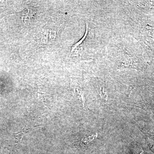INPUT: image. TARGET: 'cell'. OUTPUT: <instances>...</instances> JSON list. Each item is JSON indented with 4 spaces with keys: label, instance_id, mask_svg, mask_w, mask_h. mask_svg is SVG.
<instances>
[{
    "label": "cell",
    "instance_id": "7a4b0ae2",
    "mask_svg": "<svg viewBox=\"0 0 154 154\" xmlns=\"http://www.w3.org/2000/svg\"><path fill=\"white\" fill-rule=\"evenodd\" d=\"M54 33L51 32H45L42 35V42H47L48 41H52L54 38Z\"/></svg>",
    "mask_w": 154,
    "mask_h": 154
},
{
    "label": "cell",
    "instance_id": "277c9868",
    "mask_svg": "<svg viewBox=\"0 0 154 154\" xmlns=\"http://www.w3.org/2000/svg\"><path fill=\"white\" fill-rule=\"evenodd\" d=\"M97 135H98V134H96L93 135H91V136H89V137H86L85 138L82 140L81 143L86 145L94 140V139L97 138Z\"/></svg>",
    "mask_w": 154,
    "mask_h": 154
},
{
    "label": "cell",
    "instance_id": "6da1fadb",
    "mask_svg": "<svg viewBox=\"0 0 154 154\" xmlns=\"http://www.w3.org/2000/svg\"><path fill=\"white\" fill-rule=\"evenodd\" d=\"M28 122L26 123V125H25V127L20 131L19 132L16 133H14V140H16V141L18 143H21V141L22 140V138L24 137L25 135L28 132V130L30 129V128H33L37 127L38 126L35 127H28Z\"/></svg>",
    "mask_w": 154,
    "mask_h": 154
},
{
    "label": "cell",
    "instance_id": "3957f363",
    "mask_svg": "<svg viewBox=\"0 0 154 154\" xmlns=\"http://www.w3.org/2000/svg\"><path fill=\"white\" fill-rule=\"evenodd\" d=\"M76 90L77 95L78 96V99H79L80 102H82V104L83 107L84 108H85V99L84 98L82 92V90L80 89L79 88H76Z\"/></svg>",
    "mask_w": 154,
    "mask_h": 154
},
{
    "label": "cell",
    "instance_id": "5b68a950",
    "mask_svg": "<svg viewBox=\"0 0 154 154\" xmlns=\"http://www.w3.org/2000/svg\"><path fill=\"white\" fill-rule=\"evenodd\" d=\"M88 25H87V30H86V33L85 34V36H84L83 38L81 39V40L79 42H77L76 44L74 45L73 46V47H72V50H71V52H72L74 51H75V48H76L78 46H79V45L80 44H82V42L84 41V40H85V38L86 36H87V33H88Z\"/></svg>",
    "mask_w": 154,
    "mask_h": 154
}]
</instances>
